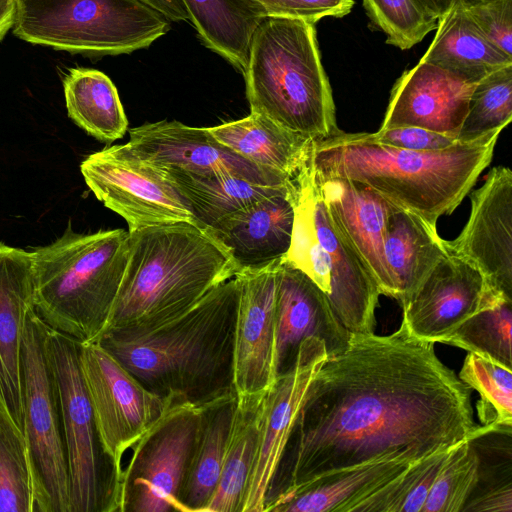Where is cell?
I'll return each mask as SVG.
<instances>
[{
	"mask_svg": "<svg viewBox=\"0 0 512 512\" xmlns=\"http://www.w3.org/2000/svg\"><path fill=\"white\" fill-rule=\"evenodd\" d=\"M470 388L405 325L351 333L305 393L266 504L329 473L398 450L422 459L476 430ZM265 504V506H266Z\"/></svg>",
	"mask_w": 512,
	"mask_h": 512,
	"instance_id": "cell-1",
	"label": "cell"
},
{
	"mask_svg": "<svg viewBox=\"0 0 512 512\" xmlns=\"http://www.w3.org/2000/svg\"><path fill=\"white\" fill-rule=\"evenodd\" d=\"M239 292L234 276L176 317L145 330H108L97 343L160 398L204 407L235 394L233 349Z\"/></svg>",
	"mask_w": 512,
	"mask_h": 512,
	"instance_id": "cell-2",
	"label": "cell"
},
{
	"mask_svg": "<svg viewBox=\"0 0 512 512\" xmlns=\"http://www.w3.org/2000/svg\"><path fill=\"white\" fill-rule=\"evenodd\" d=\"M501 131L439 150L414 151L381 144L369 133L339 130L312 141L310 160L320 177L360 183L393 206L436 226L450 215L489 166Z\"/></svg>",
	"mask_w": 512,
	"mask_h": 512,
	"instance_id": "cell-3",
	"label": "cell"
},
{
	"mask_svg": "<svg viewBox=\"0 0 512 512\" xmlns=\"http://www.w3.org/2000/svg\"><path fill=\"white\" fill-rule=\"evenodd\" d=\"M238 271L221 242L188 222L131 231L128 262L106 331L159 325L188 310Z\"/></svg>",
	"mask_w": 512,
	"mask_h": 512,
	"instance_id": "cell-4",
	"label": "cell"
},
{
	"mask_svg": "<svg viewBox=\"0 0 512 512\" xmlns=\"http://www.w3.org/2000/svg\"><path fill=\"white\" fill-rule=\"evenodd\" d=\"M34 308L44 323L81 343L107 330L129 257L124 229L80 234L71 223L32 251Z\"/></svg>",
	"mask_w": 512,
	"mask_h": 512,
	"instance_id": "cell-5",
	"label": "cell"
},
{
	"mask_svg": "<svg viewBox=\"0 0 512 512\" xmlns=\"http://www.w3.org/2000/svg\"><path fill=\"white\" fill-rule=\"evenodd\" d=\"M243 76L250 113L313 141L340 130L315 24L267 16L251 38Z\"/></svg>",
	"mask_w": 512,
	"mask_h": 512,
	"instance_id": "cell-6",
	"label": "cell"
},
{
	"mask_svg": "<svg viewBox=\"0 0 512 512\" xmlns=\"http://www.w3.org/2000/svg\"><path fill=\"white\" fill-rule=\"evenodd\" d=\"M287 188L294 223L283 258L318 286L350 333H373L380 290L365 261L330 215L309 155L287 181Z\"/></svg>",
	"mask_w": 512,
	"mask_h": 512,
	"instance_id": "cell-7",
	"label": "cell"
},
{
	"mask_svg": "<svg viewBox=\"0 0 512 512\" xmlns=\"http://www.w3.org/2000/svg\"><path fill=\"white\" fill-rule=\"evenodd\" d=\"M171 21L142 0H16L19 39L88 57L148 48Z\"/></svg>",
	"mask_w": 512,
	"mask_h": 512,
	"instance_id": "cell-8",
	"label": "cell"
},
{
	"mask_svg": "<svg viewBox=\"0 0 512 512\" xmlns=\"http://www.w3.org/2000/svg\"><path fill=\"white\" fill-rule=\"evenodd\" d=\"M48 326L35 308L22 344L24 440L35 511L70 512V480L60 394L47 348Z\"/></svg>",
	"mask_w": 512,
	"mask_h": 512,
	"instance_id": "cell-9",
	"label": "cell"
},
{
	"mask_svg": "<svg viewBox=\"0 0 512 512\" xmlns=\"http://www.w3.org/2000/svg\"><path fill=\"white\" fill-rule=\"evenodd\" d=\"M80 343L48 327L58 383L70 480V512H118L121 475L106 453L83 381Z\"/></svg>",
	"mask_w": 512,
	"mask_h": 512,
	"instance_id": "cell-10",
	"label": "cell"
},
{
	"mask_svg": "<svg viewBox=\"0 0 512 512\" xmlns=\"http://www.w3.org/2000/svg\"><path fill=\"white\" fill-rule=\"evenodd\" d=\"M80 171L96 198L124 218L129 232L177 222L198 226L167 169L147 160L128 143L88 155Z\"/></svg>",
	"mask_w": 512,
	"mask_h": 512,
	"instance_id": "cell-11",
	"label": "cell"
},
{
	"mask_svg": "<svg viewBox=\"0 0 512 512\" xmlns=\"http://www.w3.org/2000/svg\"><path fill=\"white\" fill-rule=\"evenodd\" d=\"M203 407L173 404L131 448L118 512H180L179 490Z\"/></svg>",
	"mask_w": 512,
	"mask_h": 512,
	"instance_id": "cell-12",
	"label": "cell"
},
{
	"mask_svg": "<svg viewBox=\"0 0 512 512\" xmlns=\"http://www.w3.org/2000/svg\"><path fill=\"white\" fill-rule=\"evenodd\" d=\"M79 363L106 453L122 478V459L173 405L146 389L99 343H80Z\"/></svg>",
	"mask_w": 512,
	"mask_h": 512,
	"instance_id": "cell-13",
	"label": "cell"
},
{
	"mask_svg": "<svg viewBox=\"0 0 512 512\" xmlns=\"http://www.w3.org/2000/svg\"><path fill=\"white\" fill-rule=\"evenodd\" d=\"M279 260L236 273L240 292L234 329L233 386L238 398L265 394L278 377L276 288Z\"/></svg>",
	"mask_w": 512,
	"mask_h": 512,
	"instance_id": "cell-14",
	"label": "cell"
},
{
	"mask_svg": "<svg viewBox=\"0 0 512 512\" xmlns=\"http://www.w3.org/2000/svg\"><path fill=\"white\" fill-rule=\"evenodd\" d=\"M327 358L325 343L306 338L295 365L262 396L256 455L240 512H262L307 388Z\"/></svg>",
	"mask_w": 512,
	"mask_h": 512,
	"instance_id": "cell-15",
	"label": "cell"
},
{
	"mask_svg": "<svg viewBox=\"0 0 512 512\" xmlns=\"http://www.w3.org/2000/svg\"><path fill=\"white\" fill-rule=\"evenodd\" d=\"M471 209L462 231L444 240L450 254L483 274L488 287L512 299V171L498 166L470 195Z\"/></svg>",
	"mask_w": 512,
	"mask_h": 512,
	"instance_id": "cell-16",
	"label": "cell"
},
{
	"mask_svg": "<svg viewBox=\"0 0 512 512\" xmlns=\"http://www.w3.org/2000/svg\"><path fill=\"white\" fill-rule=\"evenodd\" d=\"M491 292L475 265L448 252L401 304L402 323L419 340L445 343Z\"/></svg>",
	"mask_w": 512,
	"mask_h": 512,
	"instance_id": "cell-17",
	"label": "cell"
},
{
	"mask_svg": "<svg viewBox=\"0 0 512 512\" xmlns=\"http://www.w3.org/2000/svg\"><path fill=\"white\" fill-rule=\"evenodd\" d=\"M128 144L152 163L198 175L233 174L251 182L284 185L288 180L217 142L207 128L162 120L130 129Z\"/></svg>",
	"mask_w": 512,
	"mask_h": 512,
	"instance_id": "cell-18",
	"label": "cell"
},
{
	"mask_svg": "<svg viewBox=\"0 0 512 512\" xmlns=\"http://www.w3.org/2000/svg\"><path fill=\"white\" fill-rule=\"evenodd\" d=\"M309 337L324 341L327 356L342 352L351 333L325 295L301 270L279 261L276 288V361L278 376L293 368L300 344Z\"/></svg>",
	"mask_w": 512,
	"mask_h": 512,
	"instance_id": "cell-19",
	"label": "cell"
},
{
	"mask_svg": "<svg viewBox=\"0 0 512 512\" xmlns=\"http://www.w3.org/2000/svg\"><path fill=\"white\" fill-rule=\"evenodd\" d=\"M475 84L419 61L396 80L379 129L419 127L457 140Z\"/></svg>",
	"mask_w": 512,
	"mask_h": 512,
	"instance_id": "cell-20",
	"label": "cell"
},
{
	"mask_svg": "<svg viewBox=\"0 0 512 512\" xmlns=\"http://www.w3.org/2000/svg\"><path fill=\"white\" fill-rule=\"evenodd\" d=\"M32 307V253L0 242V394L22 434V344L27 313Z\"/></svg>",
	"mask_w": 512,
	"mask_h": 512,
	"instance_id": "cell-21",
	"label": "cell"
},
{
	"mask_svg": "<svg viewBox=\"0 0 512 512\" xmlns=\"http://www.w3.org/2000/svg\"><path fill=\"white\" fill-rule=\"evenodd\" d=\"M316 175L321 196L333 220L365 261L380 293L395 299L384 241L389 216L396 207L360 183Z\"/></svg>",
	"mask_w": 512,
	"mask_h": 512,
	"instance_id": "cell-22",
	"label": "cell"
},
{
	"mask_svg": "<svg viewBox=\"0 0 512 512\" xmlns=\"http://www.w3.org/2000/svg\"><path fill=\"white\" fill-rule=\"evenodd\" d=\"M418 460L409 450L390 452L280 494L267 502L264 511L355 512L365 498Z\"/></svg>",
	"mask_w": 512,
	"mask_h": 512,
	"instance_id": "cell-23",
	"label": "cell"
},
{
	"mask_svg": "<svg viewBox=\"0 0 512 512\" xmlns=\"http://www.w3.org/2000/svg\"><path fill=\"white\" fill-rule=\"evenodd\" d=\"M294 208L285 187L206 228L232 254L239 270L283 258L291 243Z\"/></svg>",
	"mask_w": 512,
	"mask_h": 512,
	"instance_id": "cell-24",
	"label": "cell"
},
{
	"mask_svg": "<svg viewBox=\"0 0 512 512\" xmlns=\"http://www.w3.org/2000/svg\"><path fill=\"white\" fill-rule=\"evenodd\" d=\"M207 130L220 144L287 180L303 165L313 141L255 113Z\"/></svg>",
	"mask_w": 512,
	"mask_h": 512,
	"instance_id": "cell-25",
	"label": "cell"
},
{
	"mask_svg": "<svg viewBox=\"0 0 512 512\" xmlns=\"http://www.w3.org/2000/svg\"><path fill=\"white\" fill-rule=\"evenodd\" d=\"M421 62L436 65L471 83L512 64V57L493 45L463 6L437 20L436 34Z\"/></svg>",
	"mask_w": 512,
	"mask_h": 512,
	"instance_id": "cell-26",
	"label": "cell"
},
{
	"mask_svg": "<svg viewBox=\"0 0 512 512\" xmlns=\"http://www.w3.org/2000/svg\"><path fill=\"white\" fill-rule=\"evenodd\" d=\"M384 254L395 299L402 304L448 251L436 226L396 207L388 219Z\"/></svg>",
	"mask_w": 512,
	"mask_h": 512,
	"instance_id": "cell-27",
	"label": "cell"
},
{
	"mask_svg": "<svg viewBox=\"0 0 512 512\" xmlns=\"http://www.w3.org/2000/svg\"><path fill=\"white\" fill-rule=\"evenodd\" d=\"M236 405L232 394L203 407L178 494L180 512H203L208 504L220 477Z\"/></svg>",
	"mask_w": 512,
	"mask_h": 512,
	"instance_id": "cell-28",
	"label": "cell"
},
{
	"mask_svg": "<svg viewBox=\"0 0 512 512\" xmlns=\"http://www.w3.org/2000/svg\"><path fill=\"white\" fill-rule=\"evenodd\" d=\"M202 44L244 73L251 38L267 17L258 0H182Z\"/></svg>",
	"mask_w": 512,
	"mask_h": 512,
	"instance_id": "cell-29",
	"label": "cell"
},
{
	"mask_svg": "<svg viewBox=\"0 0 512 512\" xmlns=\"http://www.w3.org/2000/svg\"><path fill=\"white\" fill-rule=\"evenodd\" d=\"M68 116L101 142L111 143L124 136L128 120L117 88L103 72L76 67L63 78Z\"/></svg>",
	"mask_w": 512,
	"mask_h": 512,
	"instance_id": "cell-30",
	"label": "cell"
},
{
	"mask_svg": "<svg viewBox=\"0 0 512 512\" xmlns=\"http://www.w3.org/2000/svg\"><path fill=\"white\" fill-rule=\"evenodd\" d=\"M264 395V394H263ZM238 398L220 477L203 512H240L256 455L262 396Z\"/></svg>",
	"mask_w": 512,
	"mask_h": 512,
	"instance_id": "cell-31",
	"label": "cell"
},
{
	"mask_svg": "<svg viewBox=\"0 0 512 512\" xmlns=\"http://www.w3.org/2000/svg\"><path fill=\"white\" fill-rule=\"evenodd\" d=\"M166 169L188 202L198 226L203 229L228 214L281 191L286 185L257 184L233 174L198 175Z\"/></svg>",
	"mask_w": 512,
	"mask_h": 512,
	"instance_id": "cell-32",
	"label": "cell"
},
{
	"mask_svg": "<svg viewBox=\"0 0 512 512\" xmlns=\"http://www.w3.org/2000/svg\"><path fill=\"white\" fill-rule=\"evenodd\" d=\"M512 299L491 292L445 341L512 370Z\"/></svg>",
	"mask_w": 512,
	"mask_h": 512,
	"instance_id": "cell-33",
	"label": "cell"
},
{
	"mask_svg": "<svg viewBox=\"0 0 512 512\" xmlns=\"http://www.w3.org/2000/svg\"><path fill=\"white\" fill-rule=\"evenodd\" d=\"M480 399L477 413L482 426L492 432L512 431V372L510 369L468 352L458 375Z\"/></svg>",
	"mask_w": 512,
	"mask_h": 512,
	"instance_id": "cell-34",
	"label": "cell"
},
{
	"mask_svg": "<svg viewBox=\"0 0 512 512\" xmlns=\"http://www.w3.org/2000/svg\"><path fill=\"white\" fill-rule=\"evenodd\" d=\"M456 445L412 463L395 479L365 498L355 512H422L443 463Z\"/></svg>",
	"mask_w": 512,
	"mask_h": 512,
	"instance_id": "cell-35",
	"label": "cell"
},
{
	"mask_svg": "<svg viewBox=\"0 0 512 512\" xmlns=\"http://www.w3.org/2000/svg\"><path fill=\"white\" fill-rule=\"evenodd\" d=\"M512 119V64L478 81L470 95L458 141H471L493 131H502Z\"/></svg>",
	"mask_w": 512,
	"mask_h": 512,
	"instance_id": "cell-36",
	"label": "cell"
},
{
	"mask_svg": "<svg viewBox=\"0 0 512 512\" xmlns=\"http://www.w3.org/2000/svg\"><path fill=\"white\" fill-rule=\"evenodd\" d=\"M475 432L458 443L443 463L426 499L422 512L462 511L475 490L480 454L473 441Z\"/></svg>",
	"mask_w": 512,
	"mask_h": 512,
	"instance_id": "cell-37",
	"label": "cell"
},
{
	"mask_svg": "<svg viewBox=\"0 0 512 512\" xmlns=\"http://www.w3.org/2000/svg\"><path fill=\"white\" fill-rule=\"evenodd\" d=\"M35 500L23 434L0 411V512H34Z\"/></svg>",
	"mask_w": 512,
	"mask_h": 512,
	"instance_id": "cell-38",
	"label": "cell"
},
{
	"mask_svg": "<svg viewBox=\"0 0 512 512\" xmlns=\"http://www.w3.org/2000/svg\"><path fill=\"white\" fill-rule=\"evenodd\" d=\"M371 23L387 36L386 43L401 50L412 48L437 27L418 0H363Z\"/></svg>",
	"mask_w": 512,
	"mask_h": 512,
	"instance_id": "cell-39",
	"label": "cell"
},
{
	"mask_svg": "<svg viewBox=\"0 0 512 512\" xmlns=\"http://www.w3.org/2000/svg\"><path fill=\"white\" fill-rule=\"evenodd\" d=\"M467 10L483 35L512 57V0H488Z\"/></svg>",
	"mask_w": 512,
	"mask_h": 512,
	"instance_id": "cell-40",
	"label": "cell"
},
{
	"mask_svg": "<svg viewBox=\"0 0 512 512\" xmlns=\"http://www.w3.org/2000/svg\"><path fill=\"white\" fill-rule=\"evenodd\" d=\"M267 16L299 19L312 24L324 17L350 13L354 0H258Z\"/></svg>",
	"mask_w": 512,
	"mask_h": 512,
	"instance_id": "cell-41",
	"label": "cell"
},
{
	"mask_svg": "<svg viewBox=\"0 0 512 512\" xmlns=\"http://www.w3.org/2000/svg\"><path fill=\"white\" fill-rule=\"evenodd\" d=\"M369 136L381 144L414 151L444 149L458 141L452 136L419 127L379 129Z\"/></svg>",
	"mask_w": 512,
	"mask_h": 512,
	"instance_id": "cell-42",
	"label": "cell"
},
{
	"mask_svg": "<svg viewBox=\"0 0 512 512\" xmlns=\"http://www.w3.org/2000/svg\"><path fill=\"white\" fill-rule=\"evenodd\" d=\"M424 9L436 20L456 6L468 9L488 0H418Z\"/></svg>",
	"mask_w": 512,
	"mask_h": 512,
	"instance_id": "cell-43",
	"label": "cell"
},
{
	"mask_svg": "<svg viewBox=\"0 0 512 512\" xmlns=\"http://www.w3.org/2000/svg\"><path fill=\"white\" fill-rule=\"evenodd\" d=\"M170 21H190L189 14L182 0H142Z\"/></svg>",
	"mask_w": 512,
	"mask_h": 512,
	"instance_id": "cell-44",
	"label": "cell"
},
{
	"mask_svg": "<svg viewBox=\"0 0 512 512\" xmlns=\"http://www.w3.org/2000/svg\"><path fill=\"white\" fill-rule=\"evenodd\" d=\"M16 14V0H0V42L12 29Z\"/></svg>",
	"mask_w": 512,
	"mask_h": 512,
	"instance_id": "cell-45",
	"label": "cell"
},
{
	"mask_svg": "<svg viewBox=\"0 0 512 512\" xmlns=\"http://www.w3.org/2000/svg\"><path fill=\"white\" fill-rule=\"evenodd\" d=\"M0 411L1 412H4L6 414H8L7 410H6V407H5V404L3 402V399L1 397V394H0ZM9 415V414H8ZM10 417V416H9Z\"/></svg>",
	"mask_w": 512,
	"mask_h": 512,
	"instance_id": "cell-46",
	"label": "cell"
}]
</instances>
